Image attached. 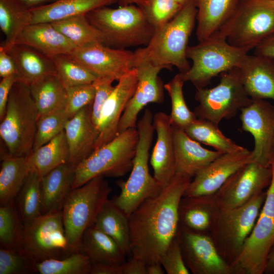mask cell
Instances as JSON below:
<instances>
[{
	"label": "cell",
	"instance_id": "obj_8",
	"mask_svg": "<svg viewBox=\"0 0 274 274\" xmlns=\"http://www.w3.org/2000/svg\"><path fill=\"white\" fill-rule=\"evenodd\" d=\"M139 138L137 128H129L95 150L75 167L72 189L97 176L117 178L131 171Z\"/></svg>",
	"mask_w": 274,
	"mask_h": 274
},
{
	"label": "cell",
	"instance_id": "obj_38",
	"mask_svg": "<svg viewBox=\"0 0 274 274\" xmlns=\"http://www.w3.org/2000/svg\"><path fill=\"white\" fill-rule=\"evenodd\" d=\"M53 26L76 47L94 43L105 45L101 33L87 19L86 15L51 22Z\"/></svg>",
	"mask_w": 274,
	"mask_h": 274
},
{
	"label": "cell",
	"instance_id": "obj_14",
	"mask_svg": "<svg viewBox=\"0 0 274 274\" xmlns=\"http://www.w3.org/2000/svg\"><path fill=\"white\" fill-rule=\"evenodd\" d=\"M134 68L138 72L135 91L121 117L119 134L129 128L136 127L140 111L150 103L160 104L163 101V87L158 77L164 68L153 64L138 49L134 51Z\"/></svg>",
	"mask_w": 274,
	"mask_h": 274
},
{
	"label": "cell",
	"instance_id": "obj_49",
	"mask_svg": "<svg viewBox=\"0 0 274 274\" xmlns=\"http://www.w3.org/2000/svg\"><path fill=\"white\" fill-rule=\"evenodd\" d=\"M114 81L109 78L97 77L92 83L95 90L94 100L92 104L91 115L93 122L99 131V124L102 107L111 94L114 86Z\"/></svg>",
	"mask_w": 274,
	"mask_h": 274
},
{
	"label": "cell",
	"instance_id": "obj_45",
	"mask_svg": "<svg viewBox=\"0 0 274 274\" xmlns=\"http://www.w3.org/2000/svg\"><path fill=\"white\" fill-rule=\"evenodd\" d=\"M140 8L155 29L170 21L182 7L174 0H147L146 4Z\"/></svg>",
	"mask_w": 274,
	"mask_h": 274
},
{
	"label": "cell",
	"instance_id": "obj_31",
	"mask_svg": "<svg viewBox=\"0 0 274 274\" xmlns=\"http://www.w3.org/2000/svg\"><path fill=\"white\" fill-rule=\"evenodd\" d=\"M119 0H56L31 9L32 23L53 22L86 15L95 9L118 3Z\"/></svg>",
	"mask_w": 274,
	"mask_h": 274
},
{
	"label": "cell",
	"instance_id": "obj_24",
	"mask_svg": "<svg viewBox=\"0 0 274 274\" xmlns=\"http://www.w3.org/2000/svg\"><path fill=\"white\" fill-rule=\"evenodd\" d=\"M239 68L243 84L251 99L274 100V59L248 54Z\"/></svg>",
	"mask_w": 274,
	"mask_h": 274
},
{
	"label": "cell",
	"instance_id": "obj_50",
	"mask_svg": "<svg viewBox=\"0 0 274 274\" xmlns=\"http://www.w3.org/2000/svg\"><path fill=\"white\" fill-rule=\"evenodd\" d=\"M17 81L16 75L2 78L0 82V120L4 117L11 89Z\"/></svg>",
	"mask_w": 274,
	"mask_h": 274
},
{
	"label": "cell",
	"instance_id": "obj_3",
	"mask_svg": "<svg viewBox=\"0 0 274 274\" xmlns=\"http://www.w3.org/2000/svg\"><path fill=\"white\" fill-rule=\"evenodd\" d=\"M195 0L182 7L170 21L155 29L147 46L140 48L143 55L154 65L180 73L188 71L190 65L186 56L189 37L196 21Z\"/></svg>",
	"mask_w": 274,
	"mask_h": 274
},
{
	"label": "cell",
	"instance_id": "obj_23",
	"mask_svg": "<svg viewBox=\"0 0 274 274\" xmlns=\"http://www.w3.org/2000/svg\"><path fill=\"white\" fill-rule=\"evenodd\" d=\"M173 129L175 175L192 180L199 171L223 154L203 147L184 130L174 126Z\"/></svg>",
	"mask_w": 274,
	"mask_h": 274
},
{
	"label": "cell",
	"instance_id": "obj_9",
	"mask_svg": "<svg viewBox=\"0 0 274 274\" xmlns=\"http://www.w3.org/2000/svg\"><path fill=\"white\" fill-rule=\"evenodd\" d=\"M265 197L266 192L263 191L241 207L220 209L209 234L220 255L230 266L252 230Z\"/></svg>",
	"mask_w": 274,
	"mask_h": 274
},
{
	"label": "cell",
	"instance_id": "obj_60",
	"mask_svg": "<svg viewBox=\"0 0 274 274\" xmlns=\"http://www.w3.org/2000/svg\"><path fill=\"white\" fill-rule=\"evenodd\" d=\"M274 164V152H273V161H272V164Z\"/></svg>",
	"mask_w": 274,
	"mask_h": 274
},
{
	"label": "cell",
	"instance_id": "obj_22",
	"mask_svg": "<svg viewBox=\"0 0 274 274\" xmlns=\"http://www.w3.org/2000/svg\"><path fill=\"white\" fill-rule=\"evenodd\" d=\"M92 105L79 111L70 119L64 127L69 149L68 162L76 167L94 150L99 131L91 115Z\"/></svg>",
	"mask_w": 274,
	"mask_h": 274
},
{
	"label": "cell",
	"instance_id": "obj_33",
	"mask_svg": "<svg viewBox=\"0 0 274 274\" xmlns=\"http://www.w3.org/2000/svg\"><path fill=\"white\" fill-rule=\"evenodd\" d=\"M69 149L64 130L27 156L30 172L41 177L56 167L68 162Z\"/></svg>",
	"mask_w": 274,
	"mask_h": 274
},
{
	"label": "cell",
	"instance_id": "obj_6",
	"mask_svg": "<svg viewBox=\"0 0 274 274\" xmlns=\"http://www.w3.org/2000/svg\"><path fill=\"white\" fill-rule=\"evenodd\" d=\"M112 191L104 177L99 176L68 193L62 209V218L68 243L75 251H79L84 232L94 225Z\"/></svg>",
	"mask_w": 274,
	"mask_h": 274
},
{
	"label": "cell",
	"instance_id": "obj_44",
	"mask_svg": "<svg viewBox=\"0 0 274 274\" xmlns=\"http://www.w3.org/2000/svg\"><path fill=\"white\" fill-rule=\"evenodd\" d=\"M68 120L64 110L39 117L32 151L49 142L63 131Z\"/></svg>",
	"mask_w": 274,
	"mask_h": 274
},
{
	"label": "cell",
	"instance_id": "obj_12",
	"mask_svg": "<svg viewBox=\"0 0 274 274\" xmlns=\"http://www.w3.org/2000/svg\"><path fill=\"white\" fill-rule=\"evenodd\" d=\"M18 249L35 263L75 252L65 235L62 211L42 214L22 225Z\"/></svg>",
	"mask_w": 274,
	"mask_h": 274
},
{
	"label": "cell",
	"instance_id": "obj_53",
	"mask_svg": "<svg viewBox=\"0 0 274 274\" xmlns=\"http://www.w3.org/2000/svg\"><path fill=\"white\" fill-rule=\"evenodd\" d=\"M254 54L274 59V34L258 45L254 49Z\"/></svg>",
	"mask_w": 274,
	"mask_h": 274
},
{
	"label": "cell",
	"instance_id": "obj_36",
	"mask_svg": "<svg viewBox=\"0 0 274 274\" xmlns=\"http://www.w3.org/2000/svg\"><path fill=\"white\" fill-rule=\"evenodd\" d=\"M29 87L39 118L64 110L67 93L57 75L52 76Z\"/></svg>",
	"mask_w": 274,
	"mask_h": 274
},
{
	"label": "cell",
	"instance_id": "obj_21",
	"mask_svg": "<svg viewBox=\"0 0 274 274\" xmlns=\"http://www.w3.org/2000/svg\"><path fill=\"white\" fill-rule=\"evenodd\" d=\"M153 123L157 139L150 157V164L154 178L163 189L175 176L174 129L169 115L162 112L153 116Z\"/></svg>",
	"mask_w": 274,
	"mask_h": 274
},
{
	"label": "cell",
	"instance_id": "obj_40",
	"mask_svg": "<svg viewBox=\"0 0 274 274\" xmlns=\"http://www.w3.org/2000/svg\"><path fill=\"white\" fill-rule=\"evenodd\" d=\"M185 82L180 73L164 85L171 101L169 115L172 125L185 130L197 118L188 108L183 95V87Z\"/></svg>",
	"mask_w": 274,
	"mask_h": 274
},
{
	"label": "cell",
	"instance_id": "obj_58",
	"mask_svg": "<svg viewBox=\"0 0 274 274\" xmlns=\"http://www.w3.org/2000/svg\"><path fill=\"white\" fill-rule=\"evenodd\" d=\"M146 2L147 0H119L118 3L120 6L134 4L140 7H142Z\"/></svg>",
	"mask_w": 274,
	"mask_h": 274
},
{
	"label": "cell",
	"instance_id": "obj_46",
	"mask_svg": "<svg viewBox=\"0 0 274 274\" xmlns=\"http://www.w3.org/2000/svg\"><path fill=\"white\" fill-rule=\"evenodd\" d=\"M35 264L18 249L1 247L0 274H20L36 271Z\"/></svg>",
	"mask_w": 274,
	"mask_h": 274
},
{
	"label": "cell",
	"instance_id": "obj_41",
	"mask_svg": "<svg viewBox=\"0 0 274 274\" xmlns=\"http://www.w3.org/2000/svg\"><path fill=\"white\" fill-rule=\"evenodd\" d=\"M40 274H91L92 264L80 252H75L62 259H49L35 264Z\"/></svg>",
	"mask_w": 274,
	"mask_h": 274
},
{
	"label": "cell",
	"instance_id": "obj_19",
	"mask_svg": "<svg viewBox=\"0 0 274 274\" xmlns=\"http://www.w3.org/2000/svg\"><path fill=\"white\" fill-rule=\"evenodd\" d=\"M252 161V152L246 148L221 154L195 175L183 196L214 194L234 173Z\"/></svg>",
	"mask_w": 274,
	"mask_h": 274
},
{
	"label": "cell",
	"instance_id": "obj_15",
	"mask_svg": "<svg viewBox=\"0 0 274 274\" xmlns=\"http://www.w3.org/2000/svg\"><path fill=\"white\" fill-rule=\"evenodd\" d=\"M185 264L193 274H233L208 233L179 225L176 234Z\"/></svg>",
	"mask_w": 274,
	"mask_h": 274
},
{
	"label": "cell",
	"instance_id": "obj_5",
	"mask_svg": "<svg viewBox=\"0 0 274 274\" xmlns=\"http://www.w3.org/2000/svg\"><path fill=\"white\" fill-rule=\"evenodd\" d=\"M39 114L29 87L14 84L5 114L1 121L0 136L11 156H27L32 151Z\"/></svg>",
	"mask_w": 274,
	"mask_h": 274
},
{
	"label": "cell",
	"instance_id": "obj_47",
	"mask_svg": "<svg viewBox=\"0 0 274 274\" xmlns=\"http://www.w3.org/2000/svg\"><path fill=\"white\" fill-rule=\"evenodd\" d=\"M67 100L64 112L70 119L83 108L92 105L95 94L93 83L65 88Z\"/></svg>",
	"mask_w": 274,
	"mask_h": 274
},
{
	"label": "cell",
	"instance_id": "obj_29",
	"mask_svg": "<svg viewBox=\"0 0 274 274\" xmlns=\"http://www.w3.org/2000/svg\"><path fill=\"white\" fill-rule=\"evenodd\" d=\"M78 252L86 255L92 265L121 264L126 261L127 256L117 244L94 225L84 232Z\"/></svg>",
	"mask_w": 274,
	"mask_h": 274
},
{
	"label": "cell",
	"instance_id": "obj_27",
	"mask_svg": "<svg viewBox=\"0 0 274 274\" xmlns=\"http://www.w3.org/2000/svg\"><path fill=\"white\" fill-rule=\"evenodd\" d=\"M219 210L214 194L183 196L178 209L179 225L209 234Z\"/></svg>",
	"mask_w": 274,
	"mask_h": 274
},
{
	"label": "cell",
	"instance_id": "obj_57",
	"mask_svg": "<svg viewBox=\"0 0 274 274\" xmlns=\"http://www.w3.org/2000/svg\"><path fill=\"white\" fill-rule=\"evenodd\" d=\"M264 273L274 274V246L268 255Z\"/></svg>",
	"mask_w": 274,
	"mask_h": 274
},
{
	"label": "cell",
	"instance_id": "obj_48",
	"mask_svg": "<svg viewBox=\"0 0 274 274\" xmlns=\"http://www.w3.org/2000/svg\"><path fill=\"white\" fill-rule=\"evenodd\" d=\"M167 274H189L190 270L184 260L181 246L176 236L160 260Z\"/></svg>",
	"mask_w": 274,
	"mask_h": 274
},
{
	"label": "cell",
	"instance_id": "obj_39",
	"mask_svg": "<svg viewBox=\"0 0 274 274\" xmlns=\"http://www.w3.org/2000/svg\"><path fill=\"white\" fill-rule=\"evenodd\" d=\"M41 179L39 175L31 171L16 197L15 204L22 225L42 215Z\"/></svg>",
	"mask_w": 274,
	"mask_h": 274
},
{
	"label": "cell",
	"instance_id": "obj_17",
	"mask_svg": "<svg viewBox=\"0 0 274 274\" xmlns=\"http://www.w3.org/2000/svg\"><path fill=\"white\" fill-rule=\"evenodd\" d=\"M274 246V214L260 211L242 250L231 266L233 274H262Z\"/></svg>",
	"mask_w": 274,
	"mask_h": 274
},
{
	"label": "cell",
	"instance_id": "obj_7",
	"mask_svg": "<svg viewBox=\"0 0 274 274\" xmlns=\"http://www.w3.org/2000/svg\"><path fill=\"white\" fill-rule=\"evenodd\" d=\"M250 50L229 44L218 31L194 46H188L186 56L192 64L180 73L184 81L196 89L205 88L212 79L234 67H239Z\"/></svg>",
	"mask_w": 274,
	"mask_h": 274
},
{
	"label": "cell",
	"instance_id": "obj_28",
	"mask_svg": "<svg viewBox=\"0 0 274 274\" xmlns=\"http://www.w3.org/2000/svg\"><path fill=\"white\" fill-rule=\"evenodd\" d=\"M75 167L62 164L42 177V214L62 211L72 189Z\"/></svg>",
	"mask_w": 274,
	"mask_h": 274
},
{
	"label": "cell",
	"instance_id": "obj_34",
	"mask_svg": "<svg viewBox=\"0 0 274 274\" xmlns=\"http://www.w3.org/2000/svg\"><path fill=\"white\" fill-rule=\"evenodd\" d=\"M111 237L126 256H131L129 217L109 200L94 225Z\"/></svg>",
	"mask_w": 274,
	"mask_h": 274
},
{
	"label": "cell",
	"instance_id": "obj_35",
	"mask_svg": "<svg viewBox=\"0 0 274 274\" xmlns=\"http://www.w3.org/2000/svg\"><path fill=\"white\" fill-rule=\"evenodd\" d=\"M32 20L31 9L20 1L0 0V27L5 36L1 46L10 48Z\"/></svg>",
	"mask_w": 274,
	"mask_h": 274
},
{
	"label": "cell",
	"instance_id": "obj_54",
	"mask_svg": "<svg viewBox=\"0 0 274 274\" xmlns=\"http://www.w3.org/2000/svg\"><path fill=\"white\" fill-rule=\"evenodd\" d=\"M123 264L93 265L91 274H123Z\"/></svg>",
	"mask_w": 274,
	"mask_h": 274
},
{
	"label": "cell",
	"instance_id": "obj_30",
	"mask_svg": "<svg viewBox=\"0 0 274 274\" xmlns=\"http://www.w3.org/2000/svg\"><path fill=\"white\" fill-rule=\"evenodd\" d=\"M197 8L196 36L202 41L216 32L229 19L240 0H195Z\"/></svg>",
	"mask_w": 274,
	"mask_h": 274
},
{
	"label": "cell",
	"instance_id": "obj_18",
	"mask_svg": "<svg viewBox=\"0 0 274 274\" xmlns=\"http://www.w3.org/2000/svg\"><path fill=\"white\" fill-rule=\"evenodd\" d=\"M70 54L97 78L118 81L134 68V52L101 43L76 47Z\"/></svg>",
	"mask_w": 274,
	"mask_h": 274
},
{
	"label": "cell",
	"instance_id": "obj_52",
	"mask_svg": "<svg viewBox=\"0 0 274 274\" xmlns=\"http://www.w3.org/2000/svg\"><path fill=\"white\" fill-rule=\"evenodd\" d=\"M146 267L143 261L131 257L124 263L123 274H147Z\"/></svg>",
	"mask_w": 274,
	"mask_h": 274
},
{
	"label": "cell",
	"instance_id": "obj_2",
	"mask_svg": "<svg viewBox=\"0 0 274 274\" xmlns=\"http://www.w3.org/2000/svg\"><path fill=\"white\" fill-rule=\"evenodd\" d=\"M152 112L146 109L136 125L139 138L128 179L118 180L120 193L111 201L128 217L146 199L158 195L162 188L149 172V159L155 131Z\"/></svg>",
	"mask_w": 274,
	"mask_h": 274
},
{
	"label": "cell",
	"instance_id": "obj_13",
	"mask_svg": "<svg viewBox=\"0 0 274 274\" xmlns=\"http://www.w3.org/2000/svg\"><path fill=\"white\" fill-rule=\"evenodd\" d=\"M272 168L251 161L234 173L214 194L221 209L241 207L264 191L271 181Z\"/></svg>",
	"mask_w": 274,
	"mask_h": 274
},
{
	"label": "cell",
	"instance_id": "obj_1",
	"mask_svg": "<svg viewBox=\"0 0 274 274\" xmlns=\"http://www.w3.org/2000/svg\"><path fill=\"white\" fill-rule=\"evenodd\" d=\"M191 179L175 175L157 195L145 200L129 217L131 257L146 265L160 262L175 237L178 209Z\"/></svg>",
	"mask_w": 274,
	"mask_h": 274
},
{
	"label": "cell",
	"instance_id": "obj_20",
	"mask_svg": "<svg viewBox=\"0 0 274 274\" xmlns=\"http://www.w3.org/2000/svg\"><path fill=\"white\" fill-rule=\"evenodd\" d=\"M118 82L102 107L99 124V135L94 150L119 134L118 127L121 117L136 88V69L133 68L130 70Z\"/></svg>",
	"mask_w": 274,
	"mask_h": 274
},
{
	"label": "cell",
	"instance_id": "obj_4",
	"mask_svg": "<svg viewBox=\"0 0 274 274\" xmlns=\"http://www.w3.org/2000/svg\"><path fill=\"white\" fill-rule=\"evenodd\" d=\"M86 16L101 33L105 45L113 48L146 46L155 31L142 9L134 4L115 9L104 6L92 10Z\"/></svg>",
	"mask_w": 274,
	"mask_h": 274
},
{
	"label": "cell",
	"instance_id": "obj_55",
	"mask_svg": "<svg viewBox=\"0 0 274 274\" xmlns=\"http://www.w3.org/2000/svg\"><path fill=\"white\" fill-rule=\"evenodd\" d=\"M147 274H163L165 270L160 262L147 265Z\"/></svg>",
	"mask_w": 274,
	"mask_h": 274
},
{
	"label": "cell",
	"instance_id": "obj_11",
	"mask_svg": "<svg viewBox=\"0 0 274 274\" xmlns=\"http://www.w3.org/2000/svg\"><path fill=\"white\" fill-rule=\"evenodd\" d=\"M219 83L211 88L196 89L195 99L198 102L194 113L197 118L218 125L223 119H230L248 106L252 99L243 84L239 67L220 75Z\"/></svg>",
	"mask_w": 274,
	"mask_h": 274
},
{
	"label": "cell",
	"instance_id": "obj_26",
	"mask_svg": "<svg viewBox=\"0 0 274 274\" xmlns=\"http://www.w3.org/2000/svg\"><path fill=\"white\" fill-rule=\"evenodd\" d=\"M15 44L29 46L50 57L71 54L76 48L51 22L30 24L19 35Z\"/></svg>",
	"mask_w": 274,
	"mask_h": 274
},
{
	"label": "cell",
	"instance_id": "obj_37",
	"mask_svg": "<svg viewBox=\"0 0 274 274\" xmlns=\"http://www.w3.org/2000/svg\"><path fill=\"white\" fill-rule=\"evenodd\" d=\"M184 131L193 140L212 147L221 153L237 152L245 148L226 137L218 125L208 120L197 118Z\"/></svg>",
	"mask_w": 274,
	"mask_h": 274
},
{
	"label": "cell",
	"instance_id": "obj_43",
	"mask_svg": "<svg viewBox=\"0 0 274 274\" xmlns=\"http://www.w3.org/2000/svg\"><path fill=\"white\" fill-rule=\"evenodd\" d=\"M22 227L14 200L0 207L1 247L18 249Z\"/></svg>",
	"mask_w": 274,
	"mask_h": 274
},
{
	"label": "cell",
	"instance_id": "obj_51",
	"mask_svg": "<svg viewBox=\"0 0 274 274\" xmlns=\"http://www.w3.org/2000/svg\"><path fill=\"white\" fill-rule=\"evenodd\" d=\"M17 69L12 56L3 47L0 46V77L3 78L16 75Z\"/></svg>",
	"mask_w": 274,
	"mask_h": 274
},
{
	"label": "cell",
	"instance_id": "obj_10",
	"mask_svg": "<svg viewBox=\"0 0 274 274\" xmlns=\"http://www.w3.org/2000/svg\"><path fill=\"white\" fill-rule=\"evenodd\" d=\"M218 32L233 46L254 49L274 34V0H240Z\"/></svg>",
	"mask_w": 274,
	"mask_h": 274
},
{
	"label": "cell",
	"instance_id": "obj_59",
	"mask_svg": "<svg viewBox=\"0 0 274 274\" xmlns=\"http://www.w3.org/2000/svg\"><path fill=\"white\" fill-rule=\"evenodd\" d=\"M176 3L179 4L182 7L184 6L191 0H174Z\"/></svg>",
	"mask_w": 274,
	"mask_h": 274
},
{
	"label": "cell",
	"instance_id": "obj_32",
	"mask_svg": "<svg viewBox=\"0 0 274 274\" xmlns=\"http://www.w3.org/2000/svg\"><path fill=\"white\" fill-rule=\"evenodd\" d=\"M30 169L27 156H3L0 169V206L14 200L26 180Z\"/></svg>",
	"mask_w": 274,
	"mask_h": 274
},
{
	"label": "cell",
	"instance_id": "obj_25",
	"mask_svg": "<svg viewBox=\"0 0 274 274\" xmlns=\"http://www.w3.org/2000/svg\"><path fill=\"white\" fill-rule=\"evenodd\" d=\"M13 58L17 69V81L28 86L57 75L52 58L27 45L14 44L6 50Z\"/></svg>",
	"mask_w": 274,
	"mask_h": 274
},
{
	"label": "cell",
	"instance_id": "obj_16",
	"mask_svg": "<svg viewBox=\"0 0 274 274\" xmlns=\"http://www.w3.org/2000/svg\"><path fill=\"white\" fill-rule=\"evenodd\" d=\"M240 111L242 128L254 139V161L271 166L274 152V106L266 99H253Z\"/></svg>",
	"mask_w": 274,
	"mask_h": 274
},
{
	"label": "cell",
	"instance_id": "obj_42",
	"mask_svg": "<svg viewBox=\"0 0 274 274\" xmlns=\"http://www.w3.org/2000/svg\"><path fill=\"white\" fill-rule=\"evenodd\" d=\"M57 76L65 88L91 84L97 77L70 54H61L51 57Z\"/></svg>",
	"mask_w": 274,
	"mask_h": 274
},
{
	"label": "cell",
	"instance_id": "obj_56",
	"mask_svg": "<svg viewBox=\"0 0 274 274\" xmlns=\"http://www.w3.org/2000/svg\"><path fill=\"white\" fill-rule=\"evenodd\" d=\"M30 9L40 7L56 0H19Z\"/></svg>",
	"mask_w": 274,
	"mask_h": 274
}]
</instances>
